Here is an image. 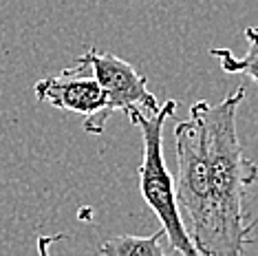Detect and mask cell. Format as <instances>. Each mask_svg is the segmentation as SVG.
I'll use <instances>...</instances> for the list:
<instances>
[{"label": "cell", "instance_id": "2", "mask_svg": "<svg viewBox=\"0 0 258 256\" xmlns=\"http://www.w3.org/2000/svg\"><path fill=\"white\" fill-rule=\"evenodd\" d=\"M177 110V102L168 100L155 113L133 110L128 119L142 128L144 139V157L139 164V190L146 201V206L157 214L161 223V230L166 232L170 243V252L183 256H199L197 247L192 245L190 236L183 228L181 212L174 197V179L170 174L166 159H163V126L168 117H172Z\"/></svg>", "mask_w": 258, "mask_h": 256}, {"label": "cell", "instance_id": "3", "mask_svg": "<svg viewBox=\"0 0 258 256\" xmlns=\"http://www.w3.org/2000/svg\"><path fill=\"white\" fill-rule=\"evenodd\" d=\"M177 142V183L174 197L183 228L199 256H205L210 234V190L208 159H205V128L197 113L174 126Z\"/></svg>", "mask_w": 258, "mask_h": 256}, {"label": "cell", "instance_id": "4", "mask_svg": "<svg viewBox=\"0 0 258 256\" xmlns=\"http://www.w3.org/2000/svg\"><path fill=\"white\" fill-rule=\"evenodd\" d=\"M33 93L38 102H46L55 108L84 115L82 128L89 135H102L108 124V117L104 113L106 100H104L102 86L95 80L91 67L80 57L71 69H64L60 75L40 80L33 86Z\"/></svg>", "mask_w": 258, "mask_h": 256}, {"label": "cell", "instance_id": "6", "mask_svg": "<svg viewBox=\"0 0 258 256\" xmlns=\"http://www.w3.org/2000/svg\"><path fill=\"white\" fill-rule=\"evenodd\" d=\"M163 238H166L163 230H157L150 236H110L104 243H99L97 252L106 256H163L170 252L168 247H163Z\"/></svg>", "mask_w": 258, "mask_h": 256}, {"label": "cell", "instance_id": "7", "mask_svg": "<svg viewBox=\"0 0 258 256\" xmlns=\"http://www.w3.org/2000/svg\"><path fill=\"white\" fill-rule=\"evenodd\" d=\"M245 40H247V53L243 57H236L230 49H210V55L221 62V69L225 73L247 75L258 84V27L245 29Z\"/></svg>", "mask_w": 258, "mask_h": 256}, {"label": "cell", "instance_id": "5", "mask_svg": "<svg viewBox=\"0 0 258 256\" xmlns=\"http://www.w3.org/2000/svg\"><path fill=\"white\" fill-rule=\"evenodd\" d=\"M91 67L95 80L102 86L104 100V113L110 119L115 113L131 115L133 110H144V113H155L157 97L148 89V80L146 75L137 73V69L131 62L121 60L115 53L108 51L89 49L84 55H80Z\"/></svg>", "mask_w": 258, "mask_h": 256}, {"label": "cell", "instance_id": "1", "mask_svg": "<svg viewBox=\"0 0 258 256\" xmlns=\"http://www.w3.org/2000/svg\"><path fill=\"white\" fill-rule=\"evenodd\" d=\"M245 86L234 89L219 104L199 100L192 113L205 128V159L210 190V234L205 256H238L254 243V221L245 214V192L258 181V166L243 153L236 113Z\"/></svg>", "mask_w": 258, "mask_h": 256}]
</instances>
